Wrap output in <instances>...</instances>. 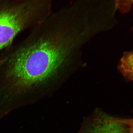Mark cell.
Wrapping results in <instances>:
<instances>
[{"instance_id":"1","label":"cell","mask_w":133,"mask_h":133,"mask_svg":"<svg viewBox=\"0 0 133 133\" xmlns=\"http://www.w3.org/2000/svg\"><path fill=\"white\" fill-rule=\"evenodd\" d=\"M62 51L38 25L23 41L6 48L0 57V100L51 94L64 82Z\"/></svg>"},{"instance_id":"3","label":"cell","mask_w":133,"mask_h":133,"mask_svg":"<svg viewBox=\"0 0 133 133\" xmlns=\"http://www.w3.org/2000/svg\"><path fill=\"white\" fill-rule=\"evenodd\" d=\"M77 133H131L121 121L120 118L112 116L97 108L85 117Z\"/></svg>"},{"instance_id":"2","label":"cell","mask_w":133,"mask_h":133,"mask_svg":"<svg viewBox=\"0 0 133 133\" xmlns=\"http://www.w3.org/2000/svg\"><path fill=\"white\" fill-rule=\"evenodd\" d=\"M50 0H0V51L50 15Z\"/></svg>"},{"instance_id":"4","label":"cell","mask_w":133,"mask_h":133,"mask_svg":"<svg viewBox=\"0 0 133 133\" xmlns=\"http://www.w3.org/2000/svg\"><path fill=\"white\" fill-rule=\"evenodd\" d=\"M118 69L126 81L133 82V51L124 52Z\"/></svg>"},{"instance_id":"6","label":"cell","mask_w":133,"mask_h":133,"mask_svg":"<svg viewBox=\"0 0 133 133\" xmlns=\"http://www.w3.org/2000/svg\"><path fill=\"white\" fill-rule=\"evenodd\" d=\"M121 121L127 127L131 133H133V119H125L120 118Z\"/></svg>"},{"instance_id":"5","label":"cell","mask_w":133,"mask_h":133,"mask_svg":"<svg viewBox=\"0 0 133 133\" xmlns=\"http://www.w3.org/2000/svg\"><path fill=\"white\" fill-rule=\"evenodd\" d=\"M115 5L116 8L122 13H127L132 6L133 0H115Z\"/></svg>"}]
</instances>
